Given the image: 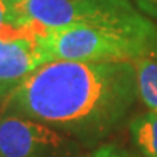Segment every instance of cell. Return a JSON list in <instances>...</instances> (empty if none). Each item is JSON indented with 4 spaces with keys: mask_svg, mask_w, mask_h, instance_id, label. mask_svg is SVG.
Instances as JSON below:
<instances>
[{
    "mask_svg": "<svg viewBox=\"0 0 157 157\" xmlns=\"http://www.w3.org/2000/svg\"><path fill=\"white\" fill-rule=\"evenodd\" d=\"M78 143L38 121L0 113V157H77Z\"/></svg>",
    "mask_w": 157,
    "mask_h": 157,
    "instance_id": "cell-4",
    "label": "cell"
},
{
    "mask_svg": "<svg viewBox=\"0 0 157 157\" xmlns=\"http://www.w3.org/2000/svg\"><path fill=\"white\" fill-rule=\"evenodd\" d=\"M137 99L131 61L52 60L12 90L0 113L34 119L95 146L122 128Z\"/></svg>",
    "mask_w": 157,
    "mask_h": 157,
    "instance_id": "cell-1",
    "label": "cell"
},
{
    "mask_svg": "<svg viewBox=\"0 0 157 157\" xmlns=\"http://www.w3.org/2000/svg\"><path fill=\"white\" fill-rule=\"evenodd\" d=\"M17 32H19V28L7 21V7H6L5 0H0V39L15 36Z\"/></svg>",
    "mask_w": 157,
    "mask_h": 157,
    "instance_id": "cell-8",
    "label": "cell"
},
{
    "mask_svg": "<svg viewBox=\"0 0 157 157\" xmlns=\"http://www.w3.org/2000/svg\"><path fill=\"white\" fill-rule=\"evenodd\" d=\"M129 132L135 147L144 157H157V113L146 112L129 121Z\"/></svg>",
    "mask_w": 157,
    "mask_h": 157,
    "instance_id": "cell-7",
    "label": "cell"
},
{
    "mask_svg": "<svg viewBox=\"0 0 157 157\" xmlns=\"http://www.w3.org/2000/svg\"><path fill=\"white\" fill-rule=\"evenodd\" d=\"M7 21L42 31L87 25L147 28L153 22L138 13L129 0H5Z\"/></svg>",
    "mask_w": 157,
    "mask_h": 157,
    "instance_id": "cell-3",
    "label": "cell"
},
{
    "mask_svg": "<svg viewBox=\"0 0 157 157\" xmlns=\"http://www.w3.org/2000/svg\"><path fill=\"white\" fill-rule=\"evenodd\" d=\"M134 3L147 16L157 19V0H134Z\"/></svg>",
    "mask_w": 157,
    "mask_h": 157,
    "instance_id": "cell-9",
    "label": "cell"
},
{
    "mask_svg": "<svg viewBox=\"0 0 157 157\" xmlns=\"http://www.w3.org/2000/svg\"><path fill=\"white\" fill-rule=\"evenodd\" d=\"M42 44L52 60L67 61H134L157 54V26H67L50 29Z\"/></svg>",
    "mask_w": 157,
    "mask_h": 157,
    "instance_id": "cell-2",
    "label": "cell"
},
{
    "mask_svg": "<svg viewBox=\"0 0 157 157\" xmlns=\"http://www.w3.org/2000/svg\"><path fill=\"white\" fill-rule=\"evenodd\" d=\"M89 157H128L127 153H124L122 150H119L117 147L112 146H105L98 148L93 154H90Z\"/></svg>",
    "mask_w": 157,
    "mask_h": 157,
    "instance_id": "cell-10",
    "label": "cell"
},
{
    "mask_svg": "<svg viewBox=\"0 0 157 157\" xmlns=\"http://www.w3.org/2000/svg\"><path fill=\"white\" fill-rule=\"evenodd\" d=\"M50 57L36 31L0 39V103Z\"/></svg>",
    "mask_w": 157,
    "mask_h": 157,
    "instance_id": "cell-5",
    "label": "cell"
},
{
    "mask_svg": "<svg viewBox=\"0 0 157 157\" xmlns=\"http://www.w3.org/2000/svg\"><path fill=\"white\" fill-rule=\"evenodd\" d=\"M137 95L148 112L157 113V54L140 57L132 61Z\"/></svg>",
    "mask_w": 157,
    "mask_h": 157,
    "instance_id": "cell-6",
    "label": "cell"
}]
</instances>
